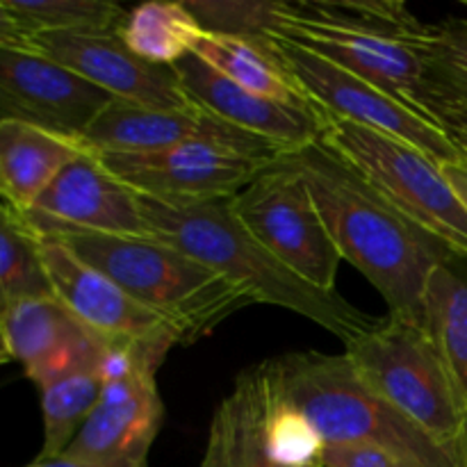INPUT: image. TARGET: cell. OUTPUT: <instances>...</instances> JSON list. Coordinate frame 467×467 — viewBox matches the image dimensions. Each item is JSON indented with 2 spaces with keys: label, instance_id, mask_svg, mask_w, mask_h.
Returning a JSON list of instances; mask_svg holds the SVG:
<instances>
[{
  "label": "cell",
  "instance_id": "cell-12",
  "mask_svg": "<svg viewBox=\"0 0 467 467\" xmlns=\"http://www.w3.org/2000/svg\"><path fill=\"white\" fill-rule=\"evenodd\" d=\"M46 272L53 295L85 324L112 345H137L169 351L185 347L181 333L132 299L119 283L78 258L68 246L53 237H41Z\"/></svg>",
  "mask_w": 467,
  "mask_h": 467
},
{
  "label": "cell",
  "instance_id": "cell-30",
  "mask_svg": "<svg viewBox=\"0 0 467 467\" xmlns=\"http://www.w3.org/2000/svg\"><path fill=\"white\" fill-rule=\"evenodd\" d=\"M438 126L456 149L461 160L467 162V99L450 94L438 109Z\"/></svg>",
  "mask_w": 467,
  "mask_h": 467
},
{
  "label": "cell",
  "instance_id": "cell-8",
  "mask_svg": "<svg viewBox=\"0 0 467 467\" xmlns=\"http://www.w3.org/2000/svg\"><path fill=\"white\" fill-rule=\"evenodd\" d=\"M231 210L244 231L296 276L317 290L337 292L342 255L304 176L283 155L231 199Z\"/></svg>",
  "mask_w": 467,
  "mask_h": 467
},
{
  "label": "cell",
  "instance_id": "cell-18",
  "mask_svg": "<svg viewBox=\"0 0 467 467\" xmlns=\"http://www.w3.org/2000/svg\"><path fill=\"white\" fill-rule=\"evenodd\" d=\"M12 358L36 388L80 372H96L109 345L87 328L57 296L26 299L0 319Z\"/></svg>",
  "mask_w": 467,
  "mask_h": 467
},
{
  "label": "cell",
  "instance_id": "cell-23",
  "mask_svg": "<svg viewBox=\"0 0 467 467\" xmlns=\"http://www.w3.org/2000/svg\"><path fill=\"white\" fill-rule=\"evenodd\" d=\"M39 296H53L41 235L0 196V319L12 306Z\"/></svg>",
  "mask_w": 467,
  "mask_h": 467
},
{
  "label": "cell",
  "instance_id": "cell-24",
  "mask_svg": "<svg viewBox=\"0 0 467 467\" xmlns=\"http://www.w3.org/2000/svg\"><path fill=\"white\" fill-rule=\"evenodd\" d=\"M214 418L226 438L228 467H278L267 451V374L265 365L244 369L231 395L219 404Z\"/></svg>",
  "mask_w": 467,
  "mask_h": 467
},
{
  "label": "cell",
  "instance_id": "cell-28",
  "mask_svg": "<svg viewBox=\"0 0 467 467\" xmlns=\"http://www.w3.org/2000/svg\"><path fill=\"white\" fill-rule=\"evenodd\" d=\"M267 451L278 467L322 465L324 441L306 413L292 401L272 392L267 383V418H265Z\"/></svg>",
  "mask_w": 467,
  "mask_h": 467
},
{
  "label": "cell",
  "instance_id": "cell-7",
  "mask_svg": "<svg viewBox=\"0 0 467 467\" xmlns=\"http://www.w3.org/2000/svg\"><path fill=\"white\" fill-rule=\"evenodd\" d=\"M319 141L351 164L401 214L467 260V208L438 160L409 141L345 119H324Z\"/></svg>",
  "mask_w": 467,
  "mask_h": 467
},
{
  "label": "cell",
  "instance_id": "cell-37",
  "mask_svg": "<svg viewBox=\"0 0 467 467\" xmlns=\"http://www.w3.org/2000/svg\"><path fill=\"white\" fill-rule=\"evenodd\" d=\"M12 351H9V345H7V337H5V331H3V324H0V365H7L12 363Z\"/></svg>",
  "mask_w": 467,
  "mask_h": 467
},
{
  "label": "cell",
  "instance_id": "cell-35",
  "mask_svg": "<svg viewBox=\"0 0 467 467\" xmlns=\"http://www.w3.org/2000/svg\"><path fill=\"white\" fill-rule=\"evenodd\" d=\"M27 467H91V465L80 463V461L67 459V456H59V459H50V461H36L35 459V463H30Z\"/></svg>",
  "mask_w": 467,
  "mask_h": 467
},
{
  "label": "cell",
  "instance_id": "cell-5",
  "mask_svg": "<svg viewBox=\"0 0 467 467\" xmlns=\"http://www.w3.org/2000/svg\"><path fill=\"white\" fill-rule=\"evenodd\" d=\"M91 267L123 287L150 313L167 319L187 345L210 336L237 310L251 306V296L223 274L182 254L155 237L53 235Z\"/></svg>",
  "mask_w": 467,
  "mask_h": 467
},
{
  "label": "cell",
  "instance_id": "cell-9",
  "mask_svg": "<svg viewBox=\"0 0 467 467\" xmlns=\"http://www.w3.org/2000/svg\"><path fill=\"white\" fill-rule=\"evenodd\" d=\"M272 48L301 94L324 119H345L356 126L409 141L441 164L461 160L445 132L356 73L328 62L322 55L283 36H272Z\"/></svg>",
  "mask_w": 467,
  "mask_h": 467
},
{
  "label": "cell",
  "instance_id": "cell-33",
  "mask_svg": "<svg viewBox=\"0 0 467 467\" xmlns=\"http://www.w3.org/2000/svg\"><path fill=\"white\" fill-rule=\"evenodd\" d=\"M199 467H228L226 438H223V429L217 418H213V424H210L208 445H205L203 459H201Z\"/></svg>",
  "mask_w": 467,
  "mask_h": 467
},
{
  "label": "cell",
  "instance_id": "cell-31",
  "mask_svg": "<svg viewBox=\"0 0 467 467\" xmlns=\"http://www.w3.org/2000/svg\"><path fill=\"white\" fill-rule=\"evenodd\" d=\"M324 467H395L383 451L365 445H327L322 456Z\"/></svg>",
  "mask_w": 467,
  "mask_h": 467
},
{
  "label": "cell",
  "instance_id": "cell-13",
  "mask_svg": "<svg viewBox=\"0 0 467 467\" xmlns=\"http://www.w3.org/2000/svg\"><path fill=\"white\" fill-rule=\"evenodd\" d=\"M108 91L32 48H0V121L80 137L112 103Z\"/></svg>",
  "mask_w": 467,
  "mask_h": 467
},
{
  "label": "cell",
  "instance_id": "cell-34",
  "mask_svg": "<svg viewBox=\"0 0 467 467\" xmlns=\"http://www.w3.org/2000/svg\"><path fill=\"white\" fill-rule=\"evenodd\" d=\"M442 173L450 181V185L454 187V192L459 194V199L463 201L467 208V162L465 160H454V162L442 164Z\"/></svg>",
  "mask_w": 467,
  "mask_h": 467
},
{
  "label": "cell",
  "instance_id": "cell-16",
  "mask_svg": "<svg viewBox=\"0 0 467 467\" xmlns=\"http://www.w3.org/2000/svg\"><path fill=\"white\" fill-rule=\"evenodd\" d=\"M82 141L94 153H153L190 141H217L267 160L285 155L278 146L246 135L196 105L182 109H158L119 99L105 105L103 112L87 128Z\"/></svg>",
  "mask_w": 467,
  "mask_h": 467
},
{
  "label": "cell",
  "instance_id": "cell-6",
  "mask_svg": "<svg viewBox=\"0 0 467 467\" xmlns=\"http://www.w3.org/2000/svg\"><path fill=\"white\" fill-rule=\"evenodd\" d=\"M356 372L442 445L456 447L467 406L422 322L386 315L347 345Z\"/></svg>",
  "mask_w": 467,
  "mask_h": 467
},
{
  "label": "cell",
  "instance_id": "cell-26",
  "mask_svg": "<svg viewBox=\"0 0 467 467\" xmlns=\"http://www.w3.org/2000/svg\"><path fill=\"white\" fill-rule=\"evenodd\" d=\"M27 35L39 32H112L126 9L109 0H5Z\"/></svg>",
  "mask_w": 467,
  "mask_h": 467
},
{
  "label": "cell",
  "instance_id": "cell-2",
  "mask_svg": "<svg viewBox=\"0 0 467 467\" xmlns=\"http://www.w3.org/2000/svg\"><path fill=\"white\" fill-rule=\"evenodd\" d=\"M427 27L404 3L317 0L285 3L276 36L356 73L438 126V109L450 94L429 67Z\"/></svg>",
  "mask_w": 467,
  "mask_h": 467
},
{
  "label": "cell",
  "instance_id": "cell-19",
  "mask_svg": "<svg viewBox=\"0 0 467 467\" xmlns=\"http://www.w3.org/2000/svg\"><path fill=\"white\" fill-rule=\"evenodd\" d=\"M89 146L80 137L62 135L26 121H0V196L27 213L50 182Z\"/></svg>",
  "mask_w": 467,
  "mask_h": 467
},
{
  "label": "cell",
  "instance_id": "cell-39",
  "mask_svg": "<svg viewBox=\"0 0 467 467\" xmlns=\"http://www.w3.org/2000/svg\"><path fill=\"white\" fill-rule=\"evenodd\" d=\"M465 7H467V0H465Z\"/></svg>",
  "mask_w": 467,
  "mask_h": 467
},
{
  "label": "cell",
  "instance_id": "cell-11",
  "mask_svg": "<svg viewBox=\"0 0 467 467\" xmlns=\"http://www.w3.org/2000/svg\"><path fill=\"white\" fill-rule=\"evenodd\" d=\"M23 214L41 237L64 233L153 237L141 196L114 176L91 149L73 160Z\"/></svg>",
  "mask_w": 467,
  "mask_h": 467
},
{
  "label": "cell",
  "instance_id": "cell-22",
  "mask_svg": "<svg viewBox=\"0 0 467 467\" xmlns=\"http://www.w3.org/2000/svg\"><path fill=\"white\" fill-rule=\"evenodd\" d=\"M117 32L137 57L155 67H173L185 59L205 35L185 3L160 0L126 12Z\"/></svg>",
  "mask_w": 467,
  "mask_h": 467
},
{
  "label": "cell",
  "instance_id": "cell-29",
  "mask_svg": "<svg viewBox=\"0 0 467 467\" xmlns=\"http://www.w3.org/2000/svg\"><path fill=\"white\" fill-rule=\"evenodd\" d=\"M429 67L447 94L467 99V21L447 18L427 27L424 35Z\"/></svg>",
  "mask_w": 467,
  "mask_h": 467
},
{
  "label": "cell",
  "instance_id": "cell-14",
  "mask_svg": "<svg viewBox=\"0 0 467 467\" xmlns=\"http://www.w3.org/2000/svg\"><path fill=\"white\" fill-rule=\"evenodd\" d=\"M30 48L85 78L112 99L141 108H192L171 67H155L137 57L117 30L112 32H39Z\"/></svg>",
  "mask_w": 467,
  "mask_h": 467
},
{
  "label": "cell",
  "instance_id": "cell-17",
  "mask_svg": "<svg viewBox=\"0 0 467 467\" xmlns=\"http://www.w3.org/2000/svg\"><path fill=\"white\" fill-rule=\"evenodd\" d=\"M171 68L190 103L246 135L278 146L285 155L308 149L322 135L324 121L317 109L295 108L254 94L228 80L194 53Z\"/></svg>",
  "mask_w": 467,
  "mask_h": 467
},
{
  "label": "cell",
  "instance_id": "cell-36",
  "mask_svg": "<svg viewBox=\"0 0 467 467\" xmlns=\"http://www.w3.org/2000/svg\"><path fill=\"white\" fill-rule=\"evenodd\" d=\"M456 451H459L461 467H467V418H465L463 431H461V436H459V442H456Z\"/></svg>",
  "mask_w": 467,
  "mask_h": 467
},
{
  "label": "cell",
  "instance_id": "cell-4",
  "mask_svg": "<svg viewBox=\"0 0 467 467\" xmlns=\"http://www.w3.org/2000/svg\"><path fill=\"white\" fill-rule=\"evenodd\" d=\"M265 374L272 392L304 410L324 445L374 447L395 467H461L456 447L379 395L345 354L296 351L265 363Z\"/></svg>",
  "mask_w": 467,
  "mask_h": 467
},
{
  "label": "cell",
  "instance_id": "cell-3",
  "mask_svg": "<svg viewBox=\"0 0 467 467\" xmlns=\"http://www.w3.org/2000/svg\"><path fill=\"white\" fill-rule=\"evenodd\" d=\"M144 217L155 240L223 274L240 285L254 304H272L310 319L349 345L377 327L379 317L365 313L337 292H324L296 276L272 251L244 231L231 201L194 208H173L144 199Z\"/></svg>",
  "mask_w": 467,
  "mask_h": 467
},
{
  "label": "cell",
  "instance_id": "cell-21",
  "mask_svg": "<svg viewBox=\"0 0 467 467\" xmlns=\"http://www.w3.org/2000/svg\"><path fill=\"white\" fill-rule=\"evenodd\" d=\"M194 55L217 68L228 80L254 91V94L278 100V103L295 105V108L315 109L295 85L281 59L276 57L272 39L251 41L237 39V36L203 35L196 44Z\"/></svg>",
  "mask_w": 467,
  "mask_h": 467
},
{
  "label": "cell",
  "instance_id": "cell-15",
  "mask_svg": "<svg viewBox=\"0 0 467 467\" xmlns=\"http://www.w3.org/2000/svg\"><path fill=\"white\" fill-rule=\"evenodd\" d=\"M164 422L158 369L105 383L94 413L64 451L91 467H149V454Z\"/></svg>",
  "mask_w": 467,
  "mask_h": 467
},
{
  "label": "cell",
  "instance_id": "cell-32",
  "mask_svg": "<svg viewBox=\"0 0 467 467\" xmlns=\"http://www.w3.org/2000/svg\"><path fill=\"white\" fill-rule=\"evenodd\" d=\"M0 48H30V35L23 30L5 0H0Z\"/></svg>",
  "mask_w": 467,
  "mask_h": 467
},
{
  "label": "cell",
  "instance_id": "cell-10",
  "mask_svg": "<svg viewBox=\"0 0 467 467\" xmlns=\"http://www.w3.org/2000/svg\"><path fill=\"white\" fill-rule=\"evenodd\" d=\"M144 199L173 208L231 201L276 160L217 141H190L153 153H96Z\"/></svg>",
  "mask_w": 467,
  "mask_h": 467
},
{
  "label": "cell",
  "instance_id": "cell-25",
  "mask_svg": "<svg viewBox=\"0 0 467 467\" xmlns=\"http://www.w3.org/2000/svg\"><path fill=\"white\" fill-rule=\"evenodd\" d=\"M103 392V381L96 372H80L41 388V415H44V445L36 461L64 456L80 429L94 413Z\"/></svg>",
  "mask_w": 467,
  "mask_h": 467
},
{
  "label": "cell",
  "instance_id": "cell-1",
  "mask_svg": "<svg viewBox=\"0 0 467 467\" xmlns=\"http://www.w3.org/2000/svg\"><path fill=\"white\" fill-rule=\"evenodd\" d=\"M283 158L304 176L342 260L381 292L388 315L420 322L429 276L454 254L319 140Z\"/></svg>",
  "mask_w": 467,
  "mask_h": 467
},
{
  "label": "cell",
  "instance_id": "cell-27",
  "mask_svg": "<svg viewBox=\"0 0 467 467\" xmlns=\"http://www.w3.org/2000/svg\"><path fill=\"white\" fill-rule=\"evenodd\" d=\"M187 9L205 35L267 41L278 35L285 16V3L258 0H185Z\"/></svg>",
  "mask_w": 467,
  "mask_h": 467
},
{
  "label": "cell",
  "instance_id": "cell-20",
  "mask_svg": "<svg viewBox=\"0 0 467 467\" xmlns=\"http://www.w3.org/2000/svg\"><path fill=\"white\" fill-rule=\"evenodd\" d=\"M424 331L441 351L467 406V260L451 255L429 276L422 299Z\"/></svg>",
  "mask_w": 467,
  "mask_h": 467
},
{
  "label": "cell",
  "instance_id": "cell-38",
  "mask_svg": "<svg viewBox=\"0 0 467 467\" xmlns=\"http://www.w3.org/2000/svg\"><path fill=\"white\" fill-rule=\"evenodd\" d=\"M315 467H324V465H315Z\"/></svg>",
  "mask_w": 467,
  "mask_h": 467
}]
</instances>
